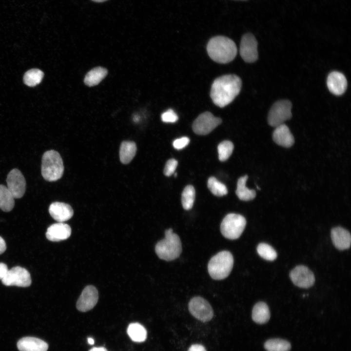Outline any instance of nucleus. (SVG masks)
Segmentation results:
<instances>
[{
  "mask_svg": "<svg viewBox=\"0 0 351 351\" xmlns=\"http://www.w3.org/2000/svg\"><path fill=\"white\" fill-rule=\"evenodd\" d=\"M242 85L241 79L235 75H227L216 78L213 82L210 96L213 102L219 107H224L239 93Z\"/></svg>",
  "mask_w": 351,
  "mask_h": 351,
  "instance_id": "f257e3e1",
  "label": "nucleus"
},
{
  "mask_svg": "<svg viewBox=\"0 0 351 351\" xmlns=\"http://www.w3.org/2000/svg\"><path fill=\"white\" fill-rule=\"evenodd\" d=\"M209 57L219 63L232 61L237 54V47L234 42L224 36H218L211 38L207 46Z\"/></svg>",
  "mask_w": 351,
  "mask_h": 351,
  "instance_id": "f03ea898",
  "label": "nucleus"
},
{
  "mask_svg": "<svg viewBox=\"0 0 351 351\" xmlns=\"http://www.w3.org/2000/svg\"><path fill=\"white\" fill-rule=\"evenodd\" d=\"M155 251L161 259L171 261L177 258L181 253L182 245L179 237L170 228L165 232V238L156 245Z\"/></svg>",
  "mask_w": 351,
  "mask_h": 351,
  "instance_id": "7ed1b4c3",
  "label": "nucleus"
},
{
  "mask_svg": "<svg viewBox=\"0 0 351 351\" xmlns=\"http://www.w3.org/2000/svg\"><path fill=\"white\" fill-rule=\"evenodd\" d=\"M41 175L48 181H55L60 179L63 174L64 166L60 154L51 150L45 152L42 156Z\"/></svg>",
  "mask_w": 351,
  "mask_h": 351,
  "instance_id": "20e7f679",
  "label": "nucleus"
},
{
  "mask_svg": "<svg viewBox=\"0 0 351 351\" xmlns=\"http://www.w3.org/2000/svg\"><path fill=\"white\" fill-rule=\"evenodd\" d=\"M233 265L234 258L232 254L227 251H221L210 260L208 264V273L214 279H223L230 274Z\"/></svg>",
  "mask_w": 351,
  "mask_h": 351,
  "instance_id": "39448f33",
  "label": "nucleus"
},
{
  "mask_svg": "<svg viewBox=\"0 0 351 351\" xmlns=\"http://www.w3.org/2000/svg\"><path fill=\"white\" fill-rule=\"evenodd\" d=\"M246 225V220L243 216L231 213L226 215L222 221L220 231L225 238L236 239L240 236Z\"/></svg>",
  "mask_w": 351,
  "mask_h": 351,
  "instance_id": "423d86ee",
  "label": "nucleus"
},
{
  "mask_svg": "<svg viewBox=\"0 0 351 351\" xmlns=\"http://www.w3.org/2000/svg\"><path fill=\"white\" fill-rule=\"evenodd\" d=\"M291 102L288 100H281L275 102L271 107L268 116L270 125L276 127L284 124L292 117Z\"/></svg>",
  "mask_w": 351,
  "mask_h": 351,
  "instance_id": "0eeeda50",
  "label": "nucleus"
},
{
  "mask_svg": "<svg viewBox=\"0 0 351 351\" xmlns=\"http://www.w3.org/2000/svg\"><path fill=\"white\" fill-rule=\"evenodd\" d=\"M1 282L6 286L27 287L30 286L32 281L30 274L26 269L16 266L8 270Z\"/></svg>",
  "mask_w": 351,
  "mask_h": 351,
  "instance_id": "6e6552de",
  "label": "nucleus"
},
{
  "mask_svg": "<svg viewBox=\"0 0 351 351\" xmlns=\"http://www.w3.org/2000/svg\"><path fill=\"white\" fill-rule=\"evenodd\" d=\"M191 314L198 320L205 322L212 319L213 310L209 302L200 296L193 297L188 304Z\"/></svg>",
  "mask_w": 351,
  "mask_h": 351,
  "instance_id": "1a4fd4ad",
  "label": "nucleus"
},
{
  "mask_svg": "<svg viewBox=\"0 0 351 351\" xmlns=\"http://www.w3.org/2000/svg\"><path fill=\"white\" fill-rule=\"evenodd\" d=\"M221 122L220 118L214 117L209 112H206L200 114L195 119L192 128L195 134L206 135L212 132Z\"/></svg>",
  "mask_w": 351,
  "mask_h": 351,
  "instance_id": "9d476101",
  "label": "nucleus"
},
{
  "mask_svg": "<svg viewBox=\"0 0 351 351\" xmlns=\"http://www.w3.org/2000/svg\"><path fill=\"white\" fill-rule=\"evenodd\" d=\"M257 41L251 33L244 34L241 40L240 55L247 62L252 63L258 58Z\"/></svg>",
  "mask_w": 351,
  "mask_h": 351,
  "instance_id": "9b49d317",
  "label": "nucleus"
},
{
  "mask_svg": "<svg viewBox=\"0 0 351 351\" xmlns=\"http://www.w3.org/2000/svg\"><path fill=\"white\" fill-rule=\"evenodd\" d=\"M6 182L8 189L15 198H20L23 196L26 190V181L19 170L12 169L7 175Z\"/></svg>",
  "mask_w": 351,
  "mask_h": 351,
  "instance_id": "f8f14e48",
  "label": "nucleus"
},
{
  "mask_svg": "<svg viewBox=\"0 0 351 351\" xmlns=\"http://www.w3.org/2000/svg\"><path fill=\"white\" fill-rule=\"evenodd\" d=\"M290 278L296 286L308 288L312 286L315 281L312 272L307 267L299 265L295 267L290 273Z\"/></svg>",
  "mask_w": 351,
  "mask_h": 351,
  "instance_id": "ddd939ff",
  "label": "nucleus"
},
{
  "mask_svg": "<svg viewBox=\"0 0 351 351\" xmlns=\"http://www.w3.org/2000/svg\"><path fill=\"white\" fill-rule=\"evenodd\" d=\"M98 298L97 289L93 286H87L84 289L77 301V308L80 312L88 311L95 307Z\"/></svg>",
  "mask_w": 351,
  "mask_h": 351,
  "instance_id": "4468645a",
  "label": "nucleus"
},
{
  "mask_svg": "<svg viewBox=\"0 0 351 351\" xmlns=\"http://www.w3.org/2000/svg\"><path fill=\"white\" fill-rule=\"evenodd\" d=\"M48 210L50 215L58 222H63L70 219L74 214L71 206L64 202H53Z\"/></svg>",
  "mask_w": 351,
  "mask_h": 351,
  "instance_id": "2eb2a0df",
  "label": "nucleus"
},
{
  "mask_svg": "<svg viewBox=\"0 0 351 351\" xmlns=\"http://www.w3.org/2000/svg\"><path fill=\"white\" fill-rule=\"evenodd\" d=\"M327 84L329 91L332 93L336 96H340L346 90L347 81L342 73L333 71L329 75Z\"/></svg>",
  "mask_w": 351,
  "mask_h": 351,
  "instance_id": "dca6fc26",
  "label": "nucleus"
},
{
  "mask_svg": "<svg viewBox=\"0 0 351 351\" xmlns=\"http://www.w3.org/2000/svg\"><path fill=\"white\" fill-rule=\"evenodd\" d=\"M71 234L69 225L58 222L50 225L47 230L46 237L50 241L58 242L67 239Z\"/></svg>",
  "mask_w": 351,
  "mask_h": 351,
  "instance_id": "f3484780",
  "label": "nucleus"
},
{
  "mask_svg": "<svg viewBox=\"0 0 351 351\" xmlns=\"http://www.w3.org/2000/svg\"><path fill=\"white\" fill-rule=\"evenodd\" d=\"M20 351H47L48 344L44 341L34 337H24L17 342Z\"/></svg>",
  "mask_w": 351,
  "mask_h": 351,
  "instance_id": "a211bd4d",
  "label": "nucleus"
},
{
  "mask_svg": "<svg viewBox=\"0 0 351 351\" xmlns=\"http://www.w3.org/2000/svg\"><path fill=\"white\" fill-rule=\"evenodd\" d=\"M331 238L334 246L340 250L350 247L351 236L350 232L341 227L333 228L331 231Z\"/></svg>",
  "mask_w": 351,
  "mask_h": 351,
  "instance_id": "6ab92c4d",
  "label": "nucleus"
},
{
  "mask_svg": "<svg viewBox=\"0 0 351 351\" xmlns=\"http://www.w3.org/2000/svg\"><path fill=\"white\" fill-rule=\"evenodd\" d=\"M273 139L277 144L286 148L291 147L294 142L293 135L284 124L275 127L273 134Z\"/></svg>",
  "mask_w": 351,
  "mask_h": 351,
  "instance_id": "aec40b11",
  "label": "nucleus"
},
{
  "mask_svg": "<svg viewBox=\"0 0 351 351\" xmlns=\"http://www.w3.org/2000/svg\"><path fill=\"white\" fill-rule=\"evenodd\" d=\"M252 319L256 323H267L270 317V310L267 305L263 302L256 303L252 311Z\"/></svg>",
  "mask_w": 351,
  "mask_h": 351,
  "instance_id": "412c9836",
  "label": "nucleus"
},
{
  "mask_svg": "<svg viewBox=\"0 0 351 351\" xmlns=\"http://www.w3.org/2000/svg\"><path fill=\"white\" fill-rule=\"evenodd\" d=\"M136 150V146L134 142L123 141L119 149V158L121 162L124 164L130 163L135 156Z\"/></svg>",
  "mask_w": 351,
  "mask_h": 351,
  "instance_id": "4be33fe9",
  "label": "nucleus"
},
{
  "mask_svg": "<svg viewBox=\"0 0 351 351\" xmlns=\"http://www.w3.org/2000/svg\"><path fill=\"white\" fill-rule=\"evenodd\" d=\"M248 176L240 177L237 183L236 194L239 199L242 201H250L254 199L256 196L254 190L248 189L246 183L248 179Z\"/></svg>",
  "mask_w": 351,
  "mask_h": 351,
  "instance_id": "5701e85b",
  "label": "nucleus"
},
{
  "mask_svg": "<svg viewBox=\"0 0 351 351\" xmlns=\"http://www.w3.org/2000/svg\"><path fill=\"white\" fill-rule=\"evenodd\" d=\"M107 73V69L104 68L96 67L87 73L84 82L88 86L97 85L106 76Z\"/></svg>",
  "mask_w": 351,
  "mask_h": 351,
  "instance_id": "b1692460",
  "label": "nucleus"
},
{
  "mask_svg": "<svg viewBox=\"0 0 351 351\" xmlns=\"http://www.w3.org/2000/svg\"><path fill=\"white\" fill-rule=\"evenodd\" d=\"M15 198L5 186L0 185V208L4 212L11 211L15 205Z\"/></svg>",
  "mask_w": 351,
  "mask_h": 351,
  "instance_id": "393cba45",
  "label": "nucleus"
},
{
  "mask_svg": "<svg viewBox=\"0 0 351 351\" xmlns=\"http://www.w3.org/2000/svg\"><path fill=\"white\" fill-rule=\"evenodd\" d=\"M127 333L134 342H142L147 338V331L145 328L138 323H131L128 327Z\"/></svg>",
  "mask_w": 351,
  "mask_h": 351,
  "instance_id": "a878e982",
  "label": "nucleus"
},
{
  "mask_svg": "<svg viewBox=\"0 0 351 351\" xmlns=\"http://www.w3.org/2000/svg\"><path fill=\"white\" fill-rule=\"evenodd\" d=\"M264 348L267 351H289L291 345L288 341L285 340L271 339L266 341Z\"/></svg>",
  "mask_w": 351,
  "mask_h": 351,
  "instance_id": "bb28decb",
  "label": "nucleus"
},
{
  "mask_svg": "<svg viewBox=\"0 0 351 351\" xmlns=\"http://www.w3.org/2000/svg\"><path fill=\"white\" fill-rule=\"evenodd\" d=\"M195 191L192 185H187L184 189L181 195V202L183 208L186 210L191 209L195 199Z\"/></svg>",
  "mask_w": 351,
  "mask_h": 351,
  "instance_id": "cd10ccee",
  "label": "nucleus"
},
{
  "mask_svg": "<svg viewBox=\"0 0 351 351\" xmlns=\"http://www.w3.org/2000/svg\"><path fill=\"white\" fill-rule=\"evenodd\" d=\"M43 77V73L38 69L27 71L23 77L24 83L29 86H35L39 84Z\"/></svg>",
  "mask_w": 351,
  "mask_h": 351,
  "instance_id": "c85d7f7f",
  "label": "nucleus"
},
{
  "mask_svg": "<svg viewBox=\"0 0 351 351\" xmlns=\"http://www.w3.org/2000/svg\"><path fill=\"white\" fill-rule=\"evenodd\" d=\"M207 186L211 193L214 195L222 196L228 193L227 187L214 177H210L207 182Z\"/></svg>",
  "mask_w": 351,
  "mask_h": 351,
  "instance_id": "c756f323",
  "label": "nucleus"
},
{
  "mask_svg": "<svg viewBox=\"0 0 351 351\" xmlns=\"http://www.w3.org/2000/svg\"><path fill=\"white\" fill-rule=\"evenodd\" d=\"M257 252L262 258L266 260L273 261L277 257V253L275 250L267 243L259 244L257 247Z\"/></svg>",
  "mask_w": 351,
  "mask_h": 351,
  "instance_id": "7c9ffc66",
  "label": "nucleus"
},
{
  "mask_svg": "<svg viewBox=\"0 0 351 351\" xmlns=\"http://www.w3.org/2000/svg\"><path fill=\"white\" fill-rule=\"evenodd\" d=\"M234 148L233 143L229 140L220 143L217 147L218 158L221 161L227 160L232 155Z\"/></svg>",
  "mask_w": 351,
  "mask_h": 351,
  "instance_id": "2f4dec72",
  "label": "nucleus"
},
{
  "mask_svg": "<svg viewBox=\"0 0 351 351\" xmlns=\"http://www.w3.org/2000/svg\"><path fill=\"white\" fill-rule=\"evenodd\" d=\"M178 164L177 161L174 158L169 159L165 166L163 173L167 176H169L174 174L176 170Z\"/></svg>",
  "mask_w": 351,
  "mask_h": 351,
  "instance_id": "473e14b6",
  "label": "nucleus"
},
{
  "mask_svg": "<svg viewBox=\"0 0 351 351\" xmlns=\"http://www.w3.org/2000/svg\"><path fill=\"white\" fill-rule=\"evenodd\" d=\"M161 118L163 122L166 123H174L178 119L177 115L171 109L163 113Z\"/></svg>",
  "mask_w": 351,
  "mask_h": 351,
  "instance_id": "72a5a7b5",
  "label": "nucleus"
},
{
  "mask_svg": "<svg viewBox=\"0 0 351 351\" xmlns=\"http://www.w3.org/2000/svg\"><path fill=\"white\" fill-rule=\"evenodd\" d=\"M189 142V138L184 136L175 139L173 143V145L175 149L180 150L187 146Z\"/></svg>",
  "mask_w": 351,
  "mask_h": 351,
  "instance_id": "f704fd0d",
  "label": "nucleus"
},
{
  "mask_svg": "<svg viewBox=\"0 0 351 351\" xmlns=\"http://www.w3.org/2000/svg\"><path fill=\"white\" fill-rule=\"evenodd\" d=\"M8 271V267L4 263H0V280H1L6 275Z\"/></svg>",
  "mask_w": 351,
  "mask_h": 351,
  "instance_id": "c9c22d12",
  "label": "nucleus"
},
{
  "mask_svg": "<svg viewBox=\"0 0 351 351\" xmlns=\"http://www.w3.org/2000/svg\"><path fill=\"white\" fill-rule=\"evenodd\" d=\"M188 351H206L204 346L200 344L192 345Z\"/></svg>",
  "mask_w": 351,
  "mask_h": 351,
  "instance_id": "e433bc0d",
  "label": "nucleus"
},
{
  "mask_svg": "<svg viewBox=\"0 0 351 351\" xmlns=\"http://www.w3.org/2000/svg\"><path fill=\"white\" fill-rule=\"evenodd\" d=\"M6 249V245L4 240L0 236V254L4 253Z\"/></svg>",
  "mask_w": 351,
  "mask_h": 351,
  "instance_id": "4c0bfd02",
  "label": "nucleus"
},
{
  "mask_svg": "<svg viewBox=\"0 0 351 351\" xmlns=\"http://www.w3.org/2000/svg\"><path fill=\"white\" fill-rule=\"evenodd\" d=\"M89 351H107L104 347H95L91 349Z\"/></svg>",
  "mask_w": 351,
  "mask_h": 351,
  "instance_id": "58836bf2",
  "label": "nucleus"
},
{
  "mask_svg": "<svg viewBox=\"0 0 351 351\" xmlns=\"http://www.w3.org/2000/svg\"><path fill=\"white\" fill-rule=\"evenodd\" d=\"M87 341H88V343L90 345H93V344H94V342H95L94 339L92 338H91V337H89V338H88Z\"/></svg>",
  "mask_w": 351,
  "mask_h": 351,
  "instance_id": "ea45409f",
  "label": "nucleus"
},
{
  "mask_svg": "<svg viewBox=\"0 0 351 351\" xmlns=\"http://www.w3.org/2000/svg\"><path fill=\"white\" fill-rule=\"evenodd\" d=\"M133 120L134 121L137 122L139 120V117L137 115H135L133 117Z\"/></svg>",
  "mask_w": 351,
  "mask_h": 351,
  "instance_id": "a19ab883",
  "label": "nucleus"
},
{
  "mask_svg": "<svg viewBox=\"0 0 351 351\" xmlns=\"http://www.w3.org/2000/svg\"><path fill=\"white\" fill-rule=\"evenodd\" d=\"M93 0V1H95V2H104V1H106V0Z\"/></svg>",
  "mask_w": 351,
  "mask_h": 351,
  "instance_id": "79ce46f5",
  "label": "nucleus"
},
{
  "mask_svg": "<svg viewBox=\"0 0 351 351\" xmlns=\"http://www.w3.org/2000/svg\"><path fill=\"white\" fill-rule=\"evenodd\" d=\"M176 176H177V174L176 173L175 174V177H176Z\"/></svg>",
  "mask_w": 351,
  "mask_h": 351,
  "instance_id": "37998d69",
  "label": "nucleus"
},
{
  "mask_svg": "<svg viewBox=\"0 0 351 351\" xmlns=\"http://www.w3.org/2000/svg\"></svg>",
  "mask_w": 351,
  "mask_h": 351,
  "instance_id": "c03bdc74",
  "label": "nucleus"
}]
</instances>
